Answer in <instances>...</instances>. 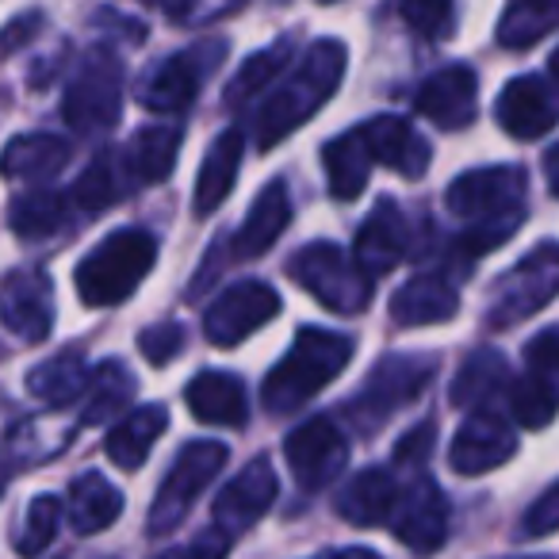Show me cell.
<instances>
[{"instance_id":"obj_9","label":"cell","mask_w":559,"mask_h":559,"mask_svg":"<svg viewBox=\"0 0 559 559\" xmlns=\"http://www.w3.org/2000/svg\"><path fill=\"white\" fill-rule=\"evenodd\" d=\"M226 50L230 47L223 39H203L195 47L169 55L142 78L139 104L146 111H157V116H180V111H188L195 104V96H200V88L207 85L211 73L223 66Z\"/></svg>"},{"instance_id":"obj_12","label":"cell","mask_w":559,"mask_h":559,"mask_svg":"<svg viewBox=\"0 0 559 559\" xmlns=\"http://www.w3.org/2000/svg\"><path fill=\"white\" fill-rule=\"evenodd\" d=\"M280 314V292L264 280H238L203 314V337L215 349H234Z\"/></svg>"},{"instance_id":"obj_27","label":"cell","mask_w":559,"mask_h":559,"mask_svg":"<svg viewBox=\"0 0 559 559\" xmlns=\"http://www.w3.org/2000/svg\"><path fill=\"white\" fill-rule=\"evenodd\" d=\"M169 426V411L162 403H146V406H134L131 414L111 426L108 441H104V452H108L111 464H119L123 472H139L146 464L150 449L157 444V437L165 433Z\"/></svg>"},{"instance_id":"obj_6","label":"cell","mask_w":559,"mask_h":559,"mask_svg":"<svg viewBox=\"0 0 559 559\" xmlns=\"http://www.w3.org/2000/svg\"><path fill=\"white\" fill-rule=\"evenodd\" d=\"M551 299H559V241H540L533 253H525L490 284L487 326L513 330L544 311Z\"/></svg>"},{"instance_id":"obj_37","label":"cell","mask_w":559,"mask_h":559,"mask_svg":"<svg viewBox=\"0 0 559 559\" xmlns=\"http://www.w3.org/2000/svg\"><path fill=\"white\" fill-rule=\"evenodd\" d=\"M292 50H296V47H292V39H276V43H269L264 50H257V55H249L246 62L238 66L234 81L226 85V104H230V108H241L249 96L264 93V88H269L280 73L288 70Z\"/></svg>"},{"instance_id":"obj_24","label":"cell","mask_w":559,"mask_h":559,"mask_svg":"<svg viewBox=\"0 0 559 559\" xmlns=\"http://www.w3.org/2000/svg\"><path fill=\"white\" fill-rule=\"evenodd\" d=\"M288 226H292V195H288V185L276 177L261 188V195H257L253 207H249L246 223H241L238 234L230 238L234 257H238V261L264 257Z\"/></svg>"},{"instance_id":"obj_14","label":"cell","mask_w":559,"mask_h":559,"mask_svg":"<svg viewBox=\"0 0 559 559\" xmlns=\"http://www.w3.org/2000/svg\"><path fill=\"white\" fill-rule=\"evenodd\" d=\"M0 322L20 342L39 345L55 330V284L43 269H20L0 284Z\"/></svg>"},{"instance_id":"obj_4","label":"cell","mask_w":559,"mask_h":559,"mask_svg":"<svg viewBox=\"0 0 559 559\" xmlns=\"http://www.w3.org/2000/svg\"><path fill=\"white\" fill-rule=\"evenodd\" d=\"M157 264V238L142 226H123V230L108 234L96 241L85 257H81L73 284L85 307H119L139 292V284L150 276Z\"/></svg>"},{"instance_id":"obj_49","label":"cell","mask_w":559,"mask_h":559,"mask_svg":"<svg viewBox=\"0 0 559 559\" xmlns=\"http://www.w3.org/2000/svg\"><path fill=\"white\" fill-rule=\"evenodd\" d=\"M548 73H551V85H556V96H559V47L551 50V58H548Z\"/></svg>"},{"instance_id":"obj_26","label":"cell","mask_w":559,"mask_h":559,"mask_svg":"<svg viewBox=\"0 0 559 559\" xmlns=\"http://www.w3.org/2000/svg\"><path fill=\"white\" fill-rule=\"evenodd\" d=\"M66 162H70V142L47 131L16 134L0 150V173L9 180H27V185H43V180L58 177Z\"/></svg>"},{"instance_id":"obj_51","label":"cell","mask_w":559,"mask_h":559,"mask_svg":"<svg viewBox=\"0 0 559 559\" xmlns=\"http://www.w3.org/2000/svg\"><path fill=\"white\" fill-rule=\"evenodd\" d=\"M319 4H334V0H319Z\"/></svg>"},{"instance_id":"obj_3","label":"cell","mask_w":559,"mask_h":559,"mask_svg":"<svg viewBox=\"0 0 559 559\" xmlns=\"http://www.w3.org/2000/svg\"><path fill=\"white\" fill-rule=\"evenodd\" d=\"M353 353H357V342L349 334L299 326L292 349L276 360V368L261 383L264 411L272 418H280V414H292L299 406H307L319 391H326L349 368Z\"/></svg>"},{"instance_id":"obj_52","label":"cell","mask_w":559,"mask_h":559,"mask_svg":"<svg viewBox=\"0 0 559 559\" xmlns=\"http://www.w3.org/2000/svg\"><path fill=\"white\" fill-rule=\"evenodd\" d=\"M162 559H173V551H169V556H162Z\"/></svg>"},{"instance_id":"obj_31","label":"cell","mask_w":559,"mask_h":559,"mask_svg":"<svg viewBox=\"0 0 559 559\" xmlns=\"http://www.w3.org/2000/svg\"><path fill=\"white\" fill-rule=\"evenodd\" d=\"M88 376H93V368L85 365L81 349H62L58 357L43 360L27 372V391L50 406H66L85 395Z\"/></svg>"},{"instance_id":"obj_35","label":"cell","mask_w":559,"mask_h":559,"mask_svg":"<svg viewBox=\"0 0 559 559\" xmlns=\"http://www.w3.org/2000/svg\"><path fill=\"white\" fill-rule=\"evenodd\" d=\"M559 27V0H510L498 20V43L525 50Z\"/></svg>"},{"instance_id":"obj_46","label":"cell","mask_w":559,"mask_h":559,"mask_svg":"<svg viewBox=\"0 0 559 559\" xmlns=\"http://www.w3.org/2000/svg\"><path fill=\"white\" fill-rule=\"evenodd\" d=\"M43 24V16L39 12H32V16H20V20H12L9 27H4V39H0V50H4V55H12V50L20 47V43L24 39H32V32L35 27Z\"/></svg>"},{"instance_id":"obj_33","label":"cell","mask_w":559,"mask_h":559,"mask_svg":"<svg viewBox=\"0 0 559 559\" xmlns=\"http://www.w3.org/2000/svg\"><path fill=\"white\" fill-rule=\"evenodd\" d=\"M131 188H134V180H131V173H127L123 150H104V154H96L93 162H88V169L78 177L73 200L85 211H104L123 200Z\"/></svg>"},{"instance_id":"obj_34","label":"cell","mask_w":559,"mask_h":559,"mask_svg":"<svg viewBox=\"0 0 559 559\" xmlns=\"http://www.w3.org/2000/svg\"><path fill=\"white\" fill-rule=\"evenodd\" d=\"M134 391H139V383H134V376L127 372L123 360H104V365L93 368V376H88L85 411H81L78 426H100V421L116 418V414L134 399Z\"/></svg>"},{"instance_id":"obj_15","label":"cell","mask_w":559,"mask_h":559,"mask_svg":"<svg viewBox=\"0 0 559 559\" xmlns=\"http://www.w3.org/2000/svg\"><path fill=\"white\" fill-rule=\"evenodd\" d=\"M276 495H280L276 472H272L269 460L257 456V460H249V464L241 467V472L234 475L223 490H218L215 510H211V521H215L218 533L234 540V536L249 533V528H253L257 521L272 510Z\"/></svg>"},{"instance_id":"obj_47","label":"cell","mask_w":559,"mask_h":559,"mask_svg":"<svg viewBox=\"0 0 559 559\" xmlns=\"http://www.w3.org/2000/svg\"><path fill=\"white\" fill-rule=\"evenodd\" d=\"M540 169H544V185H548V192L559 200V142L548 150V154H544V165H540Z\"/></svg>"},{"instance_id":"obj_53","label":"cell","mask_w":559,"mask_h":559,"mask_svg":"<svg viewBox=\"0 0 559 559\" xmlns=\"http://www.w3.org/2000/svg\"><path fill=\"white\" fill-rule=\"evenodd\" d=\"M533 559H536V556H533Z\"/></svg>"},{"instance_id":"obj_5","label":"cell","mask_w":559,"mask_h":559,"mask_svg":"<svg viewBox=\"0 0 559 559\" xmlns=\"http://www.w3.org/2000/svg\"><path fill=\"white\" fill-rule=\"evenodd\" d=\"M441 357L437 353H391V357L376 360V368L368 372V380L360 383V391L349 403V418L357 421V429L372 433L388 418H395L406 403L421 395L433 383Z\"/></svg>"},{"instance_id":"obj_2","label":"cell","mask_w":559,"mask_h":559,"mask_svg":"<svg viewBox=\"0 0 559 559\" xmlns=\"http://www.w3.org/2000/svg\"><path fill=\"white\" fill-rule=\"evenodd\" d=\"M349 70V47L342 39H319L307 47V55L296 62V70L280 81L276 93L257 108L253 142L257 150H272L296 134L314 111L330 104V96L342 88V78Z\"/></svg>"},{"instance_id":"obj_7","label":"cell","mask_w":559,"mask_h":559,"mask_svg":"<svg viewBox=\"0 0 559 559\" xmlns=\"http://www.w3.org/2000/svg\"><path fill=\"white\" fill-rule=\"evenodd\" d=\"M288 276L334 314H360L372 304V280L334 241H311L292 253Z\"/></svg>"},{"instance_id":"obj_32","label":"cell","mask_w":559,"mask_h":559,"mask_svg":"<svg viewBox=\"0 0 559 559\" xmlns=\"http://www.w3.org/2000/svg\"><path fill=\"white\" fill-rule=\"evenodd\" d=\"M510 388V365L498 349H479L464 360V368L452 380V403L456 406H475V411H487V403L495 395Z\"/></svg>"},{"instance_id":"obj_44","label":"cell","mask_w":559,"mask_h":559,"mask_svg":"<svg viewBox=\"0 0 559 559\" xmlns=\"http://www.w3.org/2000/svg\"><path fill=\"white\" fill-rule=\"evenodd\" d=\"M528 365L533 372H544V376H559V326L556 330H544L540 337H533L525 349Z\"/></svg>"},{"instance_id":"obj_48","label":"cell","mask_w":559,"mask_h":559,"mask_svg":"<svg viewBox=\"0 0 559 559\" xmlns=\"http://www.w3.org/2000/svg\"><path fill=\"white\" fill-rule=\"evenodd\" d=\"M319 559H383V556L372 548H330V551H322Z\"/></svg>"},{"instance_id":"obj_39","label":"cell","mask_w":559,"mask_h":559,"mask_svg":"<svg viewBox=\"0 0 559 559\" xmlns=\"http://www.w3.org/2000/svg\"><path fill=\"white\" fill-rule=\"evenodd\" d=\"M58 525H62V502H58V495H39L27 506L24 528L16 533V551L24 559L43 556V551L55 544Z\"/></svg>"},{"instance_id":"obj_17","label":"cell","mask_w":559,"mask_h":559,"mask_svg":"<svg viewBox=\"0 0 559 559\" xmlns=\"http://www.w3.org/2000/svg\"><path fill=\"white\" fill-rule=\"evenodd\" d=\"M414 253V234L411 218L403 215L395 200H380L372 207V215L360 223L357 241H353V261L368 280L388 276L391 269L406 261Z\"/></svg>"},{"instance_id":"obj_43","label":"cell","mask_w":559,"mask_h":559,"mask_svg":"<svg viewBox=\"0 0 559 559\" xmlns=\"http://www.w3.org/2000/svg\"><path fill=\"white\" fill-rule=\"evenodd\" d=\"M429 452H433V421H421L418 429H411V433L395 444V464L418 467L429 460Z\"/></svg>"},{"instance_id":"obj_23","label":"cell","mask_w":559,"mask_h":559,"mask_svg":"<svg viewBox=\"0 0 559 559\" xmlns=\"http://www.w3.org/2000/svg\"><path fill=\"white\" fill-rule=\"evenodd\" d=\"M241 154H246V134H241L238 127L223 131L207 146L200 173H195V192H192V211L200 218L215 215L226 203V195L234 192L238 173H241Z\"/></svg>"},{"instance_id":"obj_38","label":"cell","mask_w":559,"mask_h":559,"mask_svg":"<svg viewBox=\"0 0 559 559\" xmlns=\"http://www.w3.org/2000/svg\"><path fill=\"white\" fill-rule=\"evenodd\" d=\"M66 223V200L55 188H32L27 195H20L9 211V226L20 238H50L58 226Z\"/></svg>"},{"instance_id":"obj_18","label":"cell","mask_w":559,"mask_h":559,"mask_svg":"<svg viewBox=\"0 0 559 559\" xmlns=\"http://www.w3.org/2000/svg\"><path fill=\"white\" fill-rule=\"evenodd\" d=\"M518 456V433L495 411H475L449 444V464L456 475H487Z\"/></svg>"},{"instance_id":"obj_45","label":"cell","mask_w":559,"mask_h":559,"mask_svg":"<svg viewBox=\"0 0 559 559\" xmlns=\"http://www.w3.org/2000/svg\"><path fill=\"white\" fill-rule=\"evenodd\" d=\"M226 551H230V536H223L215 528V533H207L203 540H195L192 548L173 551V559H226Z\"/></svg>"},{"instance_id":"obj_13","label":"cell","mask_w":559,"mask_h":559,"mask_svg":"<svg viewBox=\"0 0 559 559\" xmlns=\"http://www.w3.org/2000/svg\"><path fill=\"white\" fill-rule=\"evenodd\" d=\"M449 498H444L441 483L418 475L406 490H399V502L391 510V533L399 544L414 551V556H433L449 540Z\"/></svg>"},{"instance_id":"obj_19","label":"cell","mask_w":559,"mask_h":559,"mask_svg":"<svg viewBox=\"0 0 559 559\" xmlns=\"http://www.w3.org/2000/svg\"><path fill=\"white\" fill-rule=\"evenodd\" d=\"M360 139H365V150L372 157V165H383V169L399 173L406 180H421L429 173V162H433V150L429 142L418 134V127L403 116H376L368 119L365 127H357Z\"/></svg>"},{"instance_id":"obj_40","label":"cell","mask_w":559,"mask_h":559,"mask_svg":"<svg viewBox=\"0 0 559 559\" xmlns=\"http://www.w3.org/2000/svg\"><path fill=\"white\" fill-rule=\"evenodd\" d=\"M399 16L426 39H449L456 27V0H399Z\"/></svg>"},{"instance_id":"obj_41","label":"cell","mask_w":559,"mask_h":559,"mask_svg":"<svg viewBox=\"0 0 559 559\" xmlns=\"http://www.w3.org/2000/svg\"><path fill=\"white\" fill-rule=\"evenodd\" d=\"M139 349L154 368L169 365V360H177L180 353H185V326H180V322H157V326H146L139 334Z\"/></svg>"},{"instance_id":"obj_22","label":"cell","mask_w":559,"mask_h":559,"mask_svg":"<svg viewBox=\"0 0 559 559\" xmlns=\"http://www.w3.org/2000/svg\"><path fill=\"white\" fill-rule=\"evenodd\" d=\"M391 322L403 330H421V326H441V322H452L460 311V292L452 280L437 276V272H426V276L406 280L403 288L391 296L388 304Z\"/></svg>"},{"instance_id":"obj_11","label":"cell","mask_w":559,"mask_h":559,"mask_svg":"<svg viewBox=\"0 0 559 559\" xmlns=\"http://www.w3.org/2000/svg\"><path fill=\"white\" fill-rule=\"evenodd\" d=\"M284 460L292 467V479L307 490V495H319L326 490L337 475L349 464V437L337 426L334 418L319 414V418H307L284 437Z\"/></svg>"},{"instance_id":"obj_36","label":"cell","mask_w":559,"mask_h":559,"mask_svg":"<svg viewBox=\"0 0 559 559\" xmlns=\"http://www.w3.org/2000/svg\"><path fill=\"white\" fill-rule=\"evenodd\" d=\"M506 403H510V414L518 426L544 429V426H551L559 414V388L551 376L528 372V376H521V380H510Z\"/></svg>"},{"instance_id":"obj_20","label":"cell","mask_w":559,"mask_h":559,"mask_svg":"<svg viewBox=\"0 0 559 559\" xmlns=\"http://www.w3.org/2000/svg\"><path fill=\"white\" fill-rule=\"evenodd\" d=\"M495 119L510 139L533 142L559 123V96L544 78H513L495 100Z\"/></svg>"},{"instance_id":"obj_29","label":"cell","mask_w":559,"mask_h":559,"mask_svg":"<svg viewBox=\"0 0 559 559\" xmlns=\"http://www.w3.org/2000/svg\"><path fill=\"white\" fill-rule=\"evenodd\" d=\"M322 169H326V185L334 200H357L368 188V177H372V157H368L360 131H345L337 139H330L322 146Z\"/></svg>"},{"instance_id":"obj_25","label":"cell","mask_w":559,"mask_h":559,"mask_svg":"<svg viewBox=\"0 0 559 559\" xmlns=\"http://www.w3.org/2000/svg\"><path fill=\"white\" fill-rule=\"evenodd\" d=\"M399 502V483L388 467H365L342 487V495L334 498L337 518H345L349 525L376 528L383 521H391V510Z\"/></svg>"},{"instance_id":"obj_30","label":"cell","mask_w":559,"mask_h":559,"mask_svg":"<svg viewBox=\"0 0 559 559\" xmlns=\"http://www.w3.org/2000/svg\"><path fill=\"white\" fill-rule=\"evenodd\" d=\"M66 510H70V521L81 536H93L119 521V513H123V495H119V487H111L100 472H85L73 479Z\"/></svg>"},{"instance_id":"obj_21","label":"cell","mask_w":559,"mask_h":559,"mask_svg":"<svg viewBox=\"0 0 559 559\" xmlns=\"http://www.w3.org/2000/svg\"><path fill=\"white\" fill-rule=\"evenodd\" d=\"M185 403L188 414L203 426L215 429H241L249 421V395L246 383L234 372H218V368H207V372L192 376L185 383Z\"/></svg>"},{"instance_id":"obj_10","label":"cell","mask_w":559,"mask_h":559,"mask_svg":"<svg viewBox=\"0 0 559 559\" xmlns=\"http://www.w3.org/2000/svg\"><path fill=\"white\" fill-rule=\"evenodd\" d=\"M62 116L78 134H100L119 123V116H123V66L111 50L96 47L81 62L78 78L66 88Z\"/></svg>"},{"instance_id":"obj_28","label":"cell","mask_w":559,"mask_h":559,"mask_svg":"<svg viewBox=\"0 0 559 559\" xmlns=\"http://www.w3.org/2000/svg\"><path fill=\"white\" fill-rule=\"evenodd\" d=\"M180 142H185L180 127H169V123L142 127L123 150L127 173H131L134 185H157V180L169 177V173L177 169Z\"/></svg>"},{"instance_id":"obj_1","label":"cell","mask_w":559,"mask_h":559,"mask_svg":"<svg viewBox=\"0 0 559 559\" xmlns=\"http://www.w3.org/2000/svg\"><path fill=\"white\" fill-rule=\"evenodd\" d=\"M525 169L518 165H483L467 169L444 192V207L460 218L464 234L456 238L460 253L483 257L510 241L525 223Z\"/></svg>"},{"instance_id":"obj_16","label":"cell","mask_w":559,"mask_h":559,"mask_svg":"<svg viewBox=\"0 0 559 559\" xmlns=\"http://www.w3.org/2000/svg\"><path fill=\"white\" fill-rule=\"evenodd\" d=\"M414 108L444 131H464L479 116V73L467 62L441 66L414 93Z\"/></svg>"},{"instance_id":"obj_50","label":"cell","mask_w":559,"mask_h":559,"mask_svg":"<svg viewBox=\"0 0 559 559\" xmlns=\"http://www.w3.org/2000/svg\"><path fill=\"white\" fill-rule=\"evenodd\" d=\"M4 487H9V464L0 460V495H4Z\"/></svg>"},{"instance_id":"obj_42","label":"cell","mask_w":559,"mask_h":559,"mask_svg":"<svg viewBox=\"0 0 559 559\" xmlns=\"http://www.w3.org/2000/svg\"><path fill=\"white\" fill-rule=\"evenodd\" d=\"M559 528V483H551L525 513H521V540H536V536H551Z\"/></svg>"},{"instance_id":"obj_8","label":"cell","mask_w":559,"mask_h":559,"mask_svg":"<svg viewBox=\"0 0 559 559\" xmlns=\"http://www.w3.org/2000/svg\"><path fill=\"white\" fill-rule=\"evenodd\" d=\"M230 449L223 441H192L177 452L169 475L162 479L154 495V506L146 513V533L150 536H165L173 528L185 525V518L192 513L195 498L215 483V475L226 467Z\"/></svg>"}]
</instances>
